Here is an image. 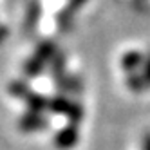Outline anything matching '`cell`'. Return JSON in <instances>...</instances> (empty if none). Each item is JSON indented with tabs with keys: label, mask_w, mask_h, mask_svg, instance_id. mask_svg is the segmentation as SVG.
Masks as SVG:
<instances>
[{
	"label": "cell",
	"mask_w": 150,
	"mask_h": 150,
	"mask_svg": "<svg viewBox=\"0 0 150 150\" xmlns=\"http://www.w3.org/2000/svg\"><path fill=\"white\" fill-rule=\"evenodd\" d=\"M143 150H150V134L145 136V141H143Z\"/></svg>",
	"instance_id": "cell-1"
}]
</instances>
